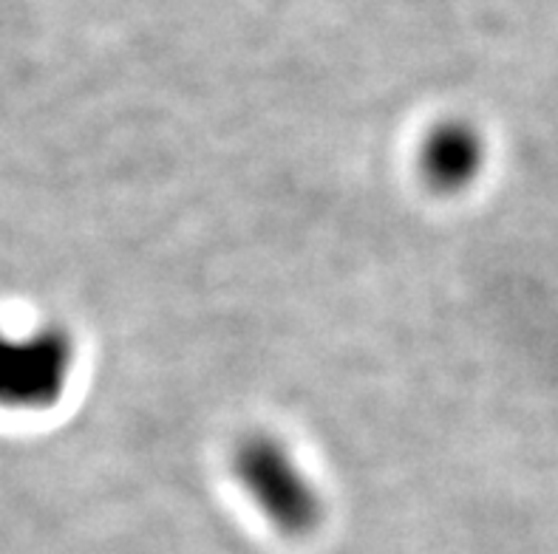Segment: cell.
<instances>
[{"label": "cell", "instance_id": "7a4b0ae2", "mask_svg": "<svg viewBox=\"0 0 558 554\" xmlns=\"http://www.w3.org/2000/svg\"><path fill=\"white\" fill-rule=\"evenodd\" d=\"M77 345L60 325L12 334L0 329V407L3 410H49L63 399Z\"/></svg>", "mask_w": 558, "mask_h": 554}, {"label": "cell", "instance_id": "3957f363", "mask_svg": "<svg viewBox=\"0 0 558 554\" xmlns=\"http://www.w3.org/2000/svg\"><path fill=\"white\" fill-rule=\"evenodd\" d=\"M488 162V145L480 127L468 120H442L420 145V173L439 193H460L480 178Z\"/></svg>", "mask_w": 558, "mask_h": 554}, {"label": "cell", "instance_id": "6da1fadb", "mask_svg": "<svg viewBox=\"0 0 558 554\" xmlns=\"http://www.w3.org/2000/svg\"><path fill=\"white\" fill-rule=\"evenodd\" d=\"M233 476L269 527L304 538L324 520V498L304 464L272 433L244 435L233 450Z\"/></svg>", "mask_w": 558, "mask_h": 554}]
</instances>
